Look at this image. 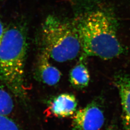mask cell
<instances>
[{"instance_id": "cell-1", "label": "cell", "mask_w": 130, "mask_h": 130, "mask_svg": "<svg viewBox=\"0 0 130 130\" xmlns=\"http://www.w3.org/2000/svg\"><path fill=\"white\" fill-rule=\"evenodd\" d=\"M72 22L80 40L83 57L109 60L124 53V47L118 37V20L112 10L95 6L79 14Z\"/></svg>"}, {"instance_id": "cell-2", "label": "cell", "mask_w": 130, "mask_h": 130, "mask_svg": "<svg viewBox=\"0 0 130 130\" xmlns=\"http://www.w3.org/2000/svg\"><path fill=\"white\" fill-rule=\"evenodd\" d=\"M28 48L23 25L14 24L5 29L0 43V80L19 99L26 96L24 65Z\"/></svg>"}, {"instance_id": "cell-3", "label": "cell", "mask_w": 130, "mask_h": 130, "mask_svg": "<svg viewBox=\"0 0 130 130\" xmlns=\"http://www.w3.org/2000/svg\"><path fill=\"white\" fill-rule=\"evenodd\" d=\"M42 53L49 59L64 62L82 54L78 33L73 22L49 15L41 29Z\"/></svg>"}, {"instance_id": "cell-4", "label": "cell", "mask_w": 130, "mask_h": 130, "mask_svg": "<svg viewBox=\"0 0 130 130\" xmlns=\"http://www.w3.org/2000/svg\"><path fill=\"white\" fill-rule=\"evenodd\" d=\"M104 122L102 110L97 103L93 102L75 113L72 128V130H100Z\"/></svg>"}, {"instance_id": "cell-5", "label": "cell", "mask_w": 130, "mask_h": 130, "mask_svg": "<svg viewBox=\"0 0 130 130\" xmlns=\"http://www.w3.org/2000/svg\"><path fill=\"white\" fill-rule=\"evenodd\" d=\"M113 82L121 98L123 129L130 130V76L123 73H117Z\"/></svg>"}, {"instance_id": "cell-6", "label": "cell", "mask_w": 130, "mask_h": 130, "mask_svg": "<svg viewBox=\"0 0 130 130\" xmlns=\"http://www.w3.org/2000/svg\"><path fill=\"white\" fill-rule=\"evenodd\" d=\"M77 106V99L74 95L62 93L52 100L49 110L52 115L58 118H66L74 115Z\"/></svg>"}, {"instance_id": "cell-7", "label": "cell", "mask_w": 130, "mask_h": 130, "mask_svg": "<svg viewBox=\"0 0 130 130\" xmlns=\"http://www.w3.org/2000/svg\"><path fill=\"white\" fill-rule=\"evenodd\" d=\"M36 77L43 84L53 86L60 79V71L49 62V58L42 53L38 61L36 71Z\"/></svg>"}, {"instance_id": "cell-8", "label": "cell", "mask_w": 130, "mask_h": 130, "mask_svg": "<svg viewBox=\"0 0 130 130\" xmlns=\"http://www.w3.org/2000/svg\"><path fill=\"white\" fill-rule=\"evenodd\" d=\"M90 79L88 69L82 62L76 65L70 72V83L75 88H84L87 87Z\"/></svg>"}, {"instance_id": "cell-9", "label": "cell", "mask_w": 130, "mask_h": 130, "mask_svg": "<svg viewBox=\"0 0 130 130\" xmlns=\"http://www.w3.org/2000/svg\"><path fill=\"white\" fill-rule=\"evenodd\" d=\"M14 108V103L9 93L0 84V115L7 116Z\"/></svg>"}, {"instance_id": "cell-10", "label": "cell", "mask_w": 130, "mask_h": 130, "mask_svg": "<svg viewBox=\"0 0 130 130\" xmlns=\"http://www.w3.org/2000/svg\"><path fill=\"white\" fill-rule=\"evenodd\" d=\"M0 130H20L14 121L7 116L0 115Z\"/></svg>"}, {"instance_id": "cell-11", "label": "cell", "mask_w": 130, "mask_h": 130, "mask_svg": "<svg viewBox=\"0 0 130 130\" xmlns=\"http://www.w3.org/2000/svg\"><path fill=\"white\" fill-rule=\"evenodd\" d=\"M5 29L4 28V26L3 23L0 20V43L1 42V40L2 39L3 36L4 35V34L5 32Z\"/></svg>"}, {"instance_id": "cell-12", "label": "cell", "mask_w": 130, "mask_h": 130, "mask_svg": "<svg viewBox=\"0 0 130 130\" xmlns=\"http://www.w3.org/2000/svg\"><path fill=\"white\" fill-rule=\"evenodd\" d=\"M107 130H116V129H115V126L114 125H111L109 127H108V128H107Z\"/></svg>"}]
</instances>
